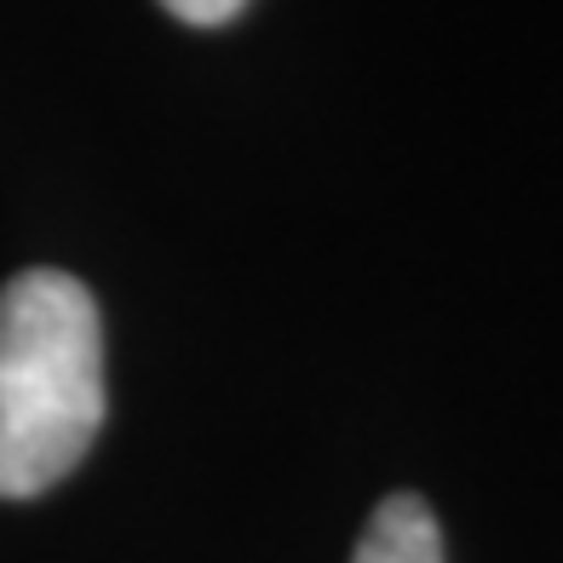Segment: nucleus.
<instances>
[{
	"label": "nucleus",
	"instance_id": "1",
	"mask_svg": "<svg viewBox=\"0 0 563 563\" xmlns=\"http://www.w3.org/2000/svg\"><path fill=\"white\" fill-rule=\"evenodd\" d=\"M104 426L98 305L64 271H23L0 288V500L64 483Z\"/></svg>",
	"mask_w": 563,
	"mask_h": 563
},
{
	"label": "nucleus",
	"instance_id": "2",
	"mask_svg": "<svg viewBox=\"0 0 563 563\" xmlns=\"http://www.w3.org/2000/svg\"><path fill=\"white\" fill-rule=\"evenodd\" d=\"M351 563H443V529L438 511L420 495H391L374 506V518L356 541Z\"/></svg>",
	"mask_w": 563,
	"mask_h": 563
},
{
	"label": "nucleus",
	"instance_id": "3",
	"mask_svg": "<svg viewBox=\"0 0 563 563\" xmlns=\"http://www.w3.org/2000/svg\"><path fill=\"white\" fill-rule=\"evenodd\" d=\"M162 7L173 18H185V23H230L247 0H162Z\"/></svg>",
	"mask_w": 563,
	"mask_h": 563
}]
</instances>
